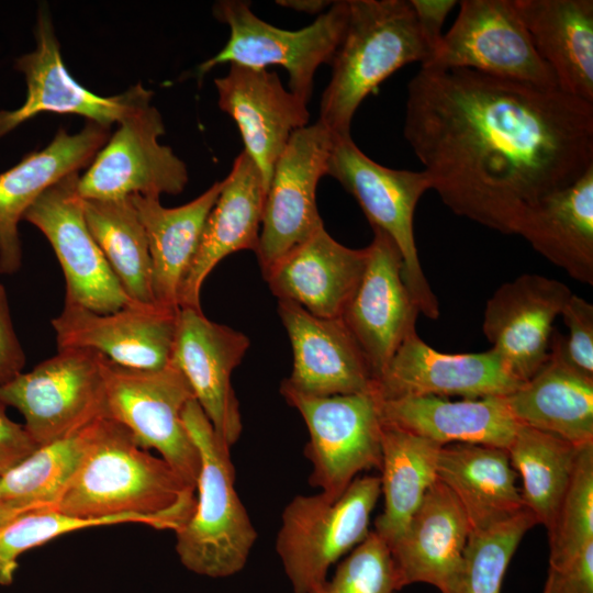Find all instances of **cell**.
Listing matches in <instances>:
<instances>
[{
    "instance_id": "4316f807",
    "label": "cell",
    "mask_w": 593,
    "mask_h": 593,
    "mask_svg": "<svg viewBox=\"0 0 593 593\" xmlns=\"http://www.w3.org/2000/svg\"><path fill=\"white\" fill-rule=\"evenodd\" d=\"M380 413L384 424L439 446L474 444L507 449L518 427L506 396L458 401L435 395L380 399Z\"/></svg>"
},
{
    "instance_id": "8d00e7d4",
    "label": "cell",
    "mask_w": 593,
    "mask_h": 593,
    "mask_svg": "<svg viewBox=\"0 0 593 593\" xmlns=\"http://www.w3.org/2000/svg\"><path fill=\"white\" fill-rule=\"evenodd\" d=\"M526 507L485 530L471 532L460 571L448 593H501L511 559L526 532L536 525Z\"/></svg>"
},
{
    "instance_id": "ac0fdd59",
    "label": "cell",
    "mask_w": 593,
    "mask_h": 593,
    "mask_svg": "<svg viewBox=\"0 0 593 593\" xmlns=\"http://www.w3.org/2000/svg\"><path fill=\"white\" fill-rule=\"evenodd\" d=\"M372 230L363 275L340 318L363 351L377 382L401 344L416 332L419 310L403 281L398 247L385 233Z\"/></svg>"
},
{
    "instance_id": "83f0119b",
    "label": "cell",
    "mask_w": 593,
    "mask_h": 593,
    "mask_svg": "<svg viewBox=\"0 0 593 593\" xmlns=\"http://www.w3.org/2000/svg\"><path fill=\"white\" fill-rule=\"evenodd\" d=\"M518 424L558 436L574 446L593 443V379L563 358L553 332L549 357L539 370L506 395Z\"/></svg>"
},
{
    "instance_id": "bcb514c9",
    "label": "cell",
    "mask_w": 593,
    "mask_h": 593,
    "mask_svg": "<svg viewBox=\"0 0 593 593\" xmlns=\"http://www.w3.org/2000/svg\"><path fill=\"white\" fill-rule=\"evenodd\" d=\"M334 1L326 0H279L276 3L280 7L288 8L298 12L306 14H317L321 15L324 13Z\"/></svg>"
},
{
    "instance_id": "7bdbcfd3",
    "label": "cell",
    "mask_w": 593,
    "mask_h": 593,
    "mask_svg": "<svg viewBox=\"0 0 593 593\" xmlns=\"http://www.w3.org/2000/svg\"><path fill=\"white\" fill-rule=\"evenodd\" d=\"M5 407L0 402V477L38 447L24 425L10 419Z\"/></svg>"
},
{
    "instance_id": "d6986e66",
    "label": "cell",
    "mask_w": 593,
    "mask_h": 593,
    "mask_svg": "<svg viewBox=\"0 0 593 593\" xmlns=\"http://www.w3.org/2000/svg\"><path fill=\"white\" fill-rule=\"evenodd\" d=\"M522 383L493 348L445 354L428 346L414 332L378 378L376 392L381 400L424 395L479 399L506 396Z\"/></svg>"
},
{
    "instance_id": "6da1fadb",
    "label": "cell",
    "mask_w": 593,
    "mask_h": 593,
    "mask_svg": "<svg viewBox=\"0 0 593 593\" xmlns=\"http://www.w3.org/2000/svg\"><path fill=\"white\" fill-rule=\"evenodd\" d=\"M403 133L443 202L503 234L593 166V103L466 68L421 67Z\"/></svg>"
},
{
    "instance_id": "f546056e",
    "label": "cell",
    "mask_w": 593,
    "mask_h": 593,
    "mask_svg": "<svg viewBox=\"0 0 593 593\" xmlns=\"http://www.w3.org/2000/svg\"><path fill=\"white\" fill-rule=\"evenodd\" d=\"M514 1L558 89L593 103V1Z\"/></svg>"
},
{
    "instance_id": "ffe728a7",
    "label": "cell",
    "mask_w": 593,
    "mask_h": 593,
    "mask_svg": "<svg viewBox=\"0 0 593 593\" xmlns=\"http://www.w3.org/2000/svg\"><path fill=\"white\" fill-rule=\"evenodd\" d=\"M571 295L559 280L525 273L488 300L483 334L519 381H527L548 359L553 322Z\"/></svg>"
},
{
    "instance_id": "277c9868",
    "label": "cell",
    "mask_w": 593,
    "mask_h": 593,
    "mask_svg": "<svg viewBox=\"0 0 593 593\" xmlns=\"http://www.w3.org/2000/svg\"><path fill=\"white\" fill-rule=\"evenodd\" d=\"M183 424L198 448V495L188 522L176 534V552L189 571L213 579L244 569L257 532L235 489V469L227 447L195 399L182 412Z\"/></svg>"
},
{
    "instance_id": "5b68a950",
    "label": "cell",
    "mask_w": 593,
    "mask_h": 593,
    "mask_svg": "<svg viewBox=\"0 0 593 593\" xmlns=\"http://www.w3.org/2000/svg\"><path fill=\"white\" fill-rule=\"evenodd\" d=\"M348 14V0L334 1L312 24L291 31L259 19L247 1H217L213 15L228 25L230 38L217 54L198 66L197 76L202 78L227 63L258 69L280 66L288 72L289 91L307 104L316 70L322 64H332Z\"/></svg>"
},
{
    "instance_id": "44dd1931",
    "label": "cell",
    "mask_w": 593,
    "mask_h": 593,
    "mask_svg": "<svg viewBox=\"0 0 593 593\" xmlns=\"http://www.w3.org/2000/svg\"><path fill=\"white\" fill-rule=\"evenodd\" d=\"M278 313L293 353L291 376L281 384L314 396L376 391L370 365L340 317H317L286 300H278Z\"/></svg>"
},
{
    "instance_id": "ba28073f",
    "label": "cell",
    "mask_w": 593,
    "mask_h": 593,
    "mask_svg": "<svg viewBox=\"0 0 593 593\" xmlns=\"http://www.w3.org/2000/svg\"><path fill=\"white\" fill-rule=\"evenodd\" d=\"M105 416L124 426L144 449H155L194 489L201 461L182 419L194 399L183 373L171 362L133 369L104 357Z\"/></svg>"
},
{
    "instance_id": "9c48e42d",
    "label": "cell",
    "mask_w": 593,
    "mask_h": 593,
    "mask_svg": "<svg viewBox=\"0 0 593 593\" xmlns=\"http://www.w3.org/2000/svg\"><path fill=\"white\" fill-rule=\"evenodd\" d=\"M280 393L307 427L304 455L312 465V486L337 499L358 473L381 469L383 423L376 391L314 396L281 384Z\"/></svg>"
},
{
    "instance_id": "4fadbf2b",
    "label": "cell",
    "mask_w": 593,
    "mask_h": 593,
    "mask_svg": "<svg viewBox=\"0 0 593 593\" xmlns=\"http://www.w3.org/2000/svg\"><path fill=\"white\" fill-rule=\"evenodd\" d=\"M164 134L163 116L152 104L125 116L79 177L81 199L181 193L189 180L187 166L158 142Z\"/></svg>"
},
{
    "instance_id": "b9f144b4",
    "label": "cell",
    "mask_w": 593,
    "mask_h": 593,
    "mask_svg": "<svg viewBox=\"0 0 593 593\" xmlns=\"http://www.w3.org/2000/svg\"><path fill=\"white\" fill-rule=\"evenodd\" d=\"M542 593H593V542L570 560L549 566Z\"/></svg>"
},
{
    "instance_id": "e0dca14e",
    "label": "cell",
    "mask_w": 593,
    "mask_h": 593,
    "mask_svg": "<svg viewBox=\"0 0 593 593\" xmlns=\"http://www.w3.org/2000/svg\"><path fill=\"white\" fill-rule=\"evenodd\" d=\"M178 311L135 303L99 313L65 300L51 323L57 350H94L116 365L152 370L171 361Z\"/></svg>"
},
{
    "instance_id": "8992f818",
    "label": "cell",
    "mask_w": 593,
    "mask_h": 593,
    "mask_svg": "<svg viewBox=\"0 0 593 593\" xmlns=\"http://www.w3.org/2000/svg\"><path fill=\"white\" fill-rule=\"evenodd\" d=\"M381 495L378 475L357 477L343 494L296 495L286 506L276 550L293 593H310L329 567L370 534L371 513Z\"/></svg>"
},
{
    "instance_id": "484cf974",
    "label": "cell",
    "mask_w": 593,
    "mask_h": 593,
    "mask_svg": "<svg viewBox=\"0 0 593 593\" xmlns=\"http://www.w3.org/2000/svg\"><path fill=\"white\" fill-rule=\"evenodd\" d=\"M267 189L257 165L246 152L234 160L210 211L201 238L182 281L179 309L201 310V288L213 268L239 250L256 253Z\"/></svg>"
},
{
    "instance_id": "30bf717a",
    "label": "cell",
    "mask_w": 593,
    "mask_h": 593,
    "mask_svg": "<svg viewBox=\"0 0 593 593\" xmlns=\"http://www.w3.org/2000/svg\"><path fill=\"white\" fill-rule=\"evenodd\" d=\"M104 356L61 349L29 372L0 383V402L15 407L38 446L68 437L105 416Z\"/></svg>"
},
{
    "instance_id": "2e32d148",
    "label": "cell",
    "mask_w": 593,
    "mask_h": 593,
    "mask_svg": "<svg viewBox=\"0 0 593 593\" xmlns=\"http://www.w3.org/2000/svg\"><path fill=\"white\" fill-rule=\"evenodd\" d=\"M250 345L242 332L205 317L202 310L180 307L171 355L215 434L232 447L243 424L231 377Z\"/></svg>"
},
{
    "instance_id": "ab89813d",
    "label": "cell",
    "mask_w": 593,
    "mask_h": 593,
    "mask_svg": "<svg viewBox=\"0 0 593 593\" xmlns=\"http://www.w3.org/2000/svg\"><path fill=\"white\" fill-rule=\"evenodd\" d=\"M398 579L390 548L373 530L338 564L333 578L310 593H394Z\"/></svg>"
},
{
    "instance_id": "d590c367",
    "label": "cell",
    "mask_w": 593,
    "mask_h": 593,
    "mask_svg": "<svg viewBox=\"0 0 593 593\" xmlns=\"http://www.w3.org/2000/svg\"><path fill=\"white\" fill-rule=\"evenodd\" d=\"M580 448L558 436L518 424L506 449L522 481L525 506L537 524L547 529L570 483Z\"/></svg>"
},
{
    "instance_id": "cb8c5ba5",
    "label": "cell",
    "mask_w": 593,
    "mask_h": 593,
    "mask_svg": "<svg viewBox=\"0 0 593 593\" xmlns=\"http://www.w3.org/2000/svg\"><path fill=\"white\" fill-rule=\"evenodd\" d=\"M471 532L460 503L437 478L401 536L389 546L399 590L426 583L448 593Z\"/></svg>"
},
{
    "instance_id": "5bb4252c",
    "label": "cell",
    "mask_w": 593,
    "mask_h": 593,
    "mask_svg": "<svg viewBox=\"0 0 593 593\" xmlns=\"http://www.w3.org/2000/svg\"><path fill=\"white\" fill-rule=\"evenodd\" d=\"M79 177L74 172L51 186L23 219L52 245L65 277V300L109 313L136 302L123 290L89 231L77 189Z\"/></svg>"
},
{
    "instance_id": "7402d4cb",
    "label": "cell",
    "mask_w": 593,
    "mask_h": 593,
    "mask_svg": "<svg viewBox=\"0 0 593 593\" xmlns=\"http://www.w3.org/2000/svg\"><path fill=\"white\" fill-rule=\"evenodd\" d=\"M217 104L236 123L244 152L268 190L277 159L291 136L309 123L307 104L287 90L276 71L231 64L215 78Z\"/></svg>"
},
{
    "instance_id": "60d3db41",
    "label": "cell",
    "mask_w": 593,
    "mask_h": 593,
    "mask_svg": "<svg viewBox=\"0 0 593 593\" xmlns=\"http://www.w3.org/2000/svg\"><path fill=\"white\" fill-rule=\"evenodd\" d=\"M560 315L568 328L567 336L557 332L564 360L581 374L593 379V305L572 293Z\"/></svg>"
},
{
    "instance_id": "4dcf8cb0",
    "label": "cell",
    "mask_w": 593,
    "mask_h": 593,
    "mask_svg": "<svg viewBox=\"0 0 593 593\" xmlns=\"http://www.w3.org/2000/svg\"><path fill=\"white\" fill-rule=\"evenodd\" d=\"M222 187L223 180L215 181L194 200L177 208L163 206L159 197L131 195L148 242L157 304L179 310L182 281Z\"/></svg>"
},
{
    "instance_id": "ee69618b",
    "label": "cell",
    "mask_w": 593,
    "mask_h": 593,
    "mask_svg": "<svg viewBox=\"0 0 593 593\" xmlns=\"http://www.w3.org/2000/svg\"><path fill=\"white\" fill-rule=\"evenodd\" d=\"M25 363V355L12 324L7 292L0 283V383L19 373Z\"/></svg>"
},
{
    "instance_id": "e575fe53",
    "label": "cell",
    "mask_w": 593,
    "mask_h": 593,
    "mask_svg": "<svg viewBox=\"0 0 593 593\" xmlns=\"http://www.w3.org/2000/svg\"><path fill=\"white\" fill-rule=\"evenodd\" d=\"M82 205L89 231L128 298L141 304H157L148 242L131 195L82 199Z\"/></svg>"
},
{
    "instance_id": "1f68e13d",
    "label": "cell",
    "mask_w": 593,
    "mask_h": 593,
    "mask_svg": "<svg viewBox=\"0 0 593 593\" xmlns=\"http://www.w3.org/2000/svg\"><path fill=\"white\" fill-rule=\"evenodd\" d=\"M517 234L573 279L593 284V166L577 181L542 198Z\"/></svg>"
},
{
    "instance_id": "52a82bcc",
    "label": "cell",
    "mask_w": 593,
    "mask_h": 593,
    "mask_svg": "<svg viewBox=\"0 0 593 593\" xmlns=\"http://www.w3.org/2000/svg\"><path fill=\"white\" fill-rule=\"evenodd\" d=\"M326 175L335 178L358 202L372 228L385 233L398 247L402 278L419 313L439 316V303L423 272L414 238V212L432 183L423 171L384 167L354 143L351 136L334 135Z\"/></svg>"
},
{
    "instance_id": "8fae6325",
    "label": "cell",
    "mask_w": 593,
    "mask_h": 593,
    "mask_svg": "<svg viewBox=\"0 0 593 593\" xmlns=\"http://www.w3.org/2000/svg\"><path fill=\"white\" fill-rule=\"evenodd\" d=\"M422 67L466 68L544 89H558L514 0H463L450 30Z\"/></svg>"
},
{
    "instance_id": "f6af8a7d",
    "label": "cell",
    "mask_w": 593,
    "mask_h": 593,
    "mask_svg": "<svg viewBox=\"0 0 593 593\" xmlns=\"http://www.w3.org/2000/svg\"><path fill=\"white\" fill-rule=\"evenodd\" d=\"M410 3L414 11L422 36L433 56L443 37L441 27L446 16L454 9V7L457 5V1L410 0Z\"/></svg>"
},
{
    "instance_id": "9a60e30c",
    "label": "cell",
    "mask_w": 593,
    "mask_h": 593,
    "mask_svg": "<svg viewBox=\"0 0 593 593\" xmlns=\"http://www.w3.org/2000/svg\"><path fill=\"white\" fill-rule=\"evenodd\" d=\"M35 38L36 48L19 57L14 66L26 80L25 101L15 110L0 111V138L44 112L77 114L110 128L113 123L150 104L154 93L141 83L112 97H101L78 83L64 65L46 5L38 11Z\"/></svg>"
},
{
    "instance_id": "f35d334b",
    "label": "cell",
    "mask_w": 593,
    "mask_h": 593,
    "mask_svg": "<svg viewBox=\"0 0 593 593\" xmlns=\"http://www.w3.org/2000/svg\"><path fill=\"white\" fill-rule=\"evenodd\" d=\"M122 523L139 522L132 516L83 518L56 510L33 511L13 518L0 527V585L12 584L18 559L27 550L70 532Z\"/></svg>"
},
{
    "instance_id": "f1b7e54d",
    "label": "cell",
    "mask_w": 593,
    "mask_h": 593,
    "mask_svg": "<svg viewBox=\"0 0 593 593\" xmlns=\"http://www.w3.org/2000/svg\"><path fill=\"white\" fill-rule=\"evenodd\" d=\"M437 478L460 503L472 532L489 529L526 508L506 449L474 444L441 446Z\"/></svg>"
},
{
    "instance_id": "3957f363",
    "label": "cell",
    "mask_w": 593,
    "mask_h": 593,
    "mask_svg": "<svg viewBox=\"0 0 593 593\" xmlns=\"http://www.w3.org/2000/svg\"><path fill=\"white\" fill-rule=\"evenodd\" d=\"M348 21L322 93L320 121L349 136L361 102L401 67L430 59L410 0H348Z\"/></svg>"
},
{
    "instance_id": "603a6c76",
    "label": "cell",
    "mask_w": 593,
    "mask_h": 593,
    "mask_svg": "<svg viewBox=\"0 0 593 593\" xmlns=\"http://www.w3.org/2000/svg\"><path fill=\"white\" fill-rule=\"evenodd\" d=\"M109 130L90 121L76 134L59 127L45 148L26 154L14 167L0 174L1 273H13L21 267L18 224L25 212L51 186L89 166L108 142Z\"/></svg>"
},
{
    "instance_id": "d6a6232c",
    "label": "cell",
    "mask_w": 593,
    "mask_h": 593,
    "mask_svg": "<svg viewBox=\"0 0 593 593\" xmlns=\"http://www.w3.org/2000/svg\"><path fill=\"white\" fill-rule=\"evenodd\" d=\"M440 447L426 438L383 423L380 482L384 506L374 521L373 532L388 546L401 536L425 493L437 479Z\"/></svg>"
},
{
    "instance_id": "d4e9b609",
    "label": "cell",
    "mask_w": 593,
    "mask_h": 593,
    "mask_svg": "<svg viewBox=\"0 0 593 593\" xmlns=\"http://www.w3.org/2000/svg\"><path fill=\"white\" fill-rule=\"evenodd\" d=\"M367 260V247H346L321 227L264 278L278 300L291 301L317 317L337 318L355 293Z\"/></svg>"
},
{
    "instance_id": "7a4b0ae2",
    "label": "cell",
    "mask_w": 593,
    "mask_h": 593,
    "mask_svg": "<svg viewBox=\"0 0 593 593\" xmlns=\"http://www.w3.org/2000/svg\"><path fill=\"white\" fill-rule=\"evenodd\" d=\"M195 489L161 457L142 448L114 419L91 423L86 456L54 510L83 518L132 516L179 530L195 506Z\"/></svg>"
},
{
    "instance_id": "7c38bea8",
    "label": "cell",
    "mask_w": 593,
    "mask_h": 593,
    "mask_svg": "<svg viewBox=\"0 0 593 593\" xmlns=\"http://www.w3.org/2000/svg\"><path fill=\"white\" fill-rule=\"evenodd\" d=\"M334 134L320 121L293 133L277 159L266 193L256 255L262 276L324 227L316 188L327 172Z\"/></svg>"
},
{
    "instance_id": "74e56055",
    "label": "cell",
    "mask_w": 593,
    "mask_h": 593,
    "mask_svg": "<svg viewBox=\"0 0 593 593\" xmlns=\"http://www.w3.org/2000/svg\"><path fill=\"white\" fill-rule=\"evenodd\" d=\"M548 536L549 566L570 560L593 542V443L580 448Z\"/></svg>"
},
{
    "instance_id": "836d02e7",
    "label": "cell",
    "mask_w": 593,
    "mask_h": 593,
    "mask_svg": "<svg viewBox=\"0 0 593 593\" xmlns=\"http://www.w3.org/2000/svg\"><path fill=\"white\" fill-rule=\"evenodd\" d=\"M90 436L91 423L38 446L0 477V527L22 514L55 508L86 456Z\"/></svg>"
}]
</instances>
